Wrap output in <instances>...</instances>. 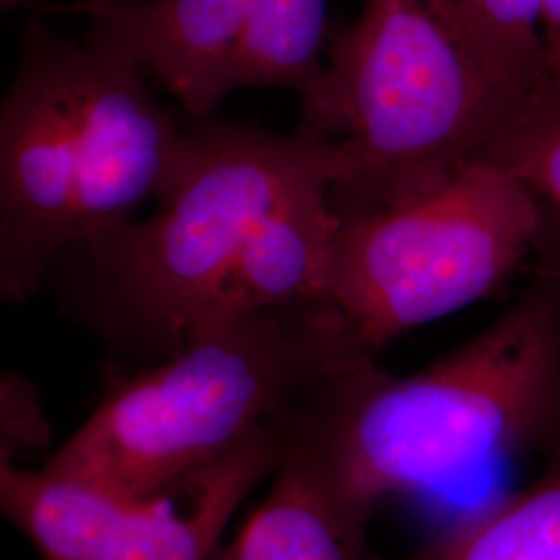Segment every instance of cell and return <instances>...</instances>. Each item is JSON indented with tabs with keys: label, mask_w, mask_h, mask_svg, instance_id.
I'll use <instances>...</instances> for the list:
<instances>
[{
	"label": "cell",
	"mask_w": 560,
	"mask_h": 560,
	"mask_svg": "<svg viewBox=\"0 0 560 560\" xmlns=\"http://www.w3.org/2000/svg\"><path fill=\"white\" fill-rule=\"evenodd\" d=\"M544 453L532 483L399 560H560V430Z\"/></svg>",
	"instance_id": "cell-11"
},
{
	"label": "cell",
	"mask_w": 560,
	"mask_h": 560,
	"mask_svg": "<svg viewBox=\"0 0 560 560\" xmlns=\"http://www.w3.org/2000/svg\"><path fill=\"white\" fill-rule=\"evenodd\" d=\"M187 131L154 214L75 249L102 326L161 358L219 318L235 264L280 206L312 189L335 191L351 173L339 141L206 117H189Z\"/></svg>",
	"instance_id": "cell-5"
},
{
	"label": "cell",
	"mask_w": 560,
	"mask_h": 560,
	"mask_svg": "<svg viewBox=\"0 0 560 560\" xmlns=\"http://www.w3.org/2000/svg\"><path fill=\"white\" fill-rule=\"evenodd\" d=\"M332 189L287 201L261 224L224 284L219 318L301 303H328L326 280L340 219Z\"/></svg>",
	"instance_id": "cell-9"
},
{
	"label": "cell",
	"mask_w": 560,
	"mask_h": 560,
	"mask_svg": "<svg viewBox=\"0 0 560 560\" xmlns=\"http://www.w3.org/2000/svg\"><path fill=\"white\" fill-rule=\"evenodd\" d=\"M469 27L504 90L517 102L536 98L546 88L541 42L544 0H459Z\"/></svg>",
	"instance_id": "cell-13"
},
{
	"label": "cell",
	"mask_w": 560,
	"mask_h": 560,
	"mask_svg": "<svg viewBox=\"0 0 560 560\" xmlns=\"http://www.w3.org/2000/svg\"><path fill=\"white\" fill-rule=\"evenodd\" d=\"M544 201L490 162L436 191L340 221L326 301L376 358L400 335L499 293L546 235Z\"/></svg>",
	"instance_id": "cell-6"
},
{
	"label": "cell",
	"mask_w": 560,
	"mask_h": 560,
	"mask_svg": "<svg viewBox=\"0 0 560 560\" xmlns=\"http://www.w3.org/2000/svg\"><path fill=\"white\" fill-rule=\"evenodd\" d=\"M541 42L546 59L544 92H560V0L541 2Z\"/></svg>",
	"instance_id": "cell-15"
},
{
	"label": "cell",
	"mask_w": 560,
	"mask_h": 560,
	"mask_svg": "<svg viewBox=\"0 0 560 560\" xmlns=\"http://www.w3.org/2000/svg\"><path fill=\"white\" fill-rule=\"evenodd\" d=\"M365 529L303 469L279 459L264 499L210 560H368Z\"/></svg>",
	"instance_id": "cell-10"
},
{
	"label": "cell",
	"mask_w": 560,
	"mask_h": 560,
	"mask_svg": "<svg viewBox=\"0 0 560 560\" xmlns=\"http://www.w3.org/2000/svg\"><path fill=\"white\" fill-rule=\"evenodd\" d=\"M187 136L133 62L30 23L0 101V301L30 300L67 252L133 221Z\"/></svg>",
	"instance_id": "cell-2"
},
{
	"label": "cell",
	"mask_w": 560,
	"mask_h": 560,
	"mask_svg": "<svg viewBox=\"0 0 560 560\" xmlns=\"http://www.w3.org/2000/svg\"><path fill=\"white\" fill-rule=\"evenodd\" d=\"M300 96L298 133L351 161L330 194L340 221L436 191L517 113L459 0H365Z\"/></svg>",
	"instance_id": "cell-4"
},
{
	"label": "cell",
	"mask_w": 560,
	"mask_h": 560,
	"mask_svg": "<svg viewBox=\"0 0 560 560\" xmlns=\"http://www.w3.org/2000/svg\"><path fill=\"white\" fill-rule=\"evenodd\" d=\"M279 459L361 525L378 502L546 446L560 430V270L409 376L363 361L289 409Z\"/></svg>",
	"instance_id": "cell-1"
},
{
	"label": "cell",
	"mask_w": 560,
	"mask_h": 560,
	"mask_svg": "<svg viewBox=\"0 0 560 560\" xmlns=\"http://www.w3.org/2000/svg\"><path fill=\"white\" fill-rule=\"evenodd\" d=\"M372 360L330 303L226 316L120 378L44 463L122 499L168 497L322 382Z\"/></svg>",
	"instance_id": "cell-3"
},
{
	"label": "cell",
	"mask_w": 560,
	"mask_h": 560,
	"mask_svg": "<svg viewBox=\"0 0 560 560\" xmlns=\"http://www.w3.org/2000/svg\"><path fill=\"white\" fill-rule=\"evenodd\" d=\"M46 430L32 386L0 382V515L44 560H210L280 457L279 430L270 425L189 481L183 502L177 492L131 501L46 463L27 465V451L46 442Z\"/></svg>",
	"instance_id": "cell-7"
},
{
	"label": "cell",
	"mask_w": 560,
	"mask_h": 560,
	"mask_svg": "<svg viewBox=\"0 0 560 560\" xmlns=\"http://www.w3.org/2000/svg\"><path fill=\"white\" fill-rule=\"evenodd\" d=\"M326 44V0H247L237 90L305 92L320 73Z\"/></svg>",
	"instance_id": "cell-12"
},
{
	"label": "cell",
	"mask_w": 560,
	"mask_h": 560,
	"mask_svg": "<svg viewBox=\"0 0 560 560\" xmlns=\"http://www.w3.org/2000/svg\"><path fill=\"white\" fill-rule=\"evenodd\" d=\"M85 40L164 85L187 117H208L237 92L247 0H75Z\"/></svg>",
	"instance_id": "cell-8"
},
{
	"label": "cell",
	"mask_w": 560,
	"mask_h": 560,
	"mask_svg": "<svg viewBox=\"0 0 560 560\" xmlns=\"http://www.w3.org/2000/svg\"><path fill=\"white\" fill-rule=\"evenodd\" d=\"M560 212V92L525 102L483 154Z\"/></svg>",
	"instance_id": "cell-14"
},
{
	"label": "cell",
	"mask_w": 560,
	"mask_h": 560,
	"mask_svg": "<svg viewBox=\"0 0 560 560\" xmlns=\"http://www.w3.org/2000/svg\"><path fill=\"white\" fill-rule=\"evenodd\" d=\"M0 2H13V0H0Z\"/></svg>",
	"instance_id": "cell-16"
}]
</instances>
